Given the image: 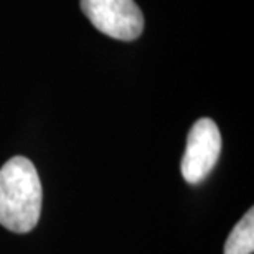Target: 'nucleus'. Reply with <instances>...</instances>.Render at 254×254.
Segmentation results:
<instances>
[{"instance_id":"f257e3e1","label":"nucleus","mask_w":254,"mask_h":254,"mask_svg":"<svg viewBox=\"0 0 254 254\" xmlns=\"http://www.w3.org/2000/svg\"><path fill=\"white\" fill-rule=\"evenodd\" d=\"M42 182L33 162L12 157L0 169V225L12 233H28L40 221Z\"/></svg>"},{"instance_id":"f03ea898","label":"nucleus","mask_w":254,"mask_h":254,"mask_svg":"<svg viewBox=\"0 0 254 254\" xmlns=\"http://www.w3.org/2000/svg\"><path fill=\"white\" fill-rule=\"evenodd\" d=\"M81 10L101 33L121 42L144 32V15L134 0H81Z\"/></svg>"},{"instance_id":"7ed1b4c3","label":"nucleus","mask_w":254,"mask_h":254,"mask_svg":"<svg viewBox=\"0 0 254 254\" xmlns=\"http://www.w3.org/2000/svg\"><path fill=\"white\" fill-rule=\"evenodd\" d=\"M221 154V134L216 123L210 118L198 119L187 137L185 154L180 170L187 184L198 185L210 175Z\"/></svg>"},{"instance_id":"20e7f679","label":"nucleus","mask_w":254,"mask_h":254,"mask_svg":"<svg viewBox=\"0 0 254 254\" xmlns=\"http://www.w3.org/2000/svg\"><path fill=\"white\" fill-rule=\"evenodd\" d=\"M225 254H253L254 251V210L236 223L225 243Z\"/></svg>"}]
</instances>
